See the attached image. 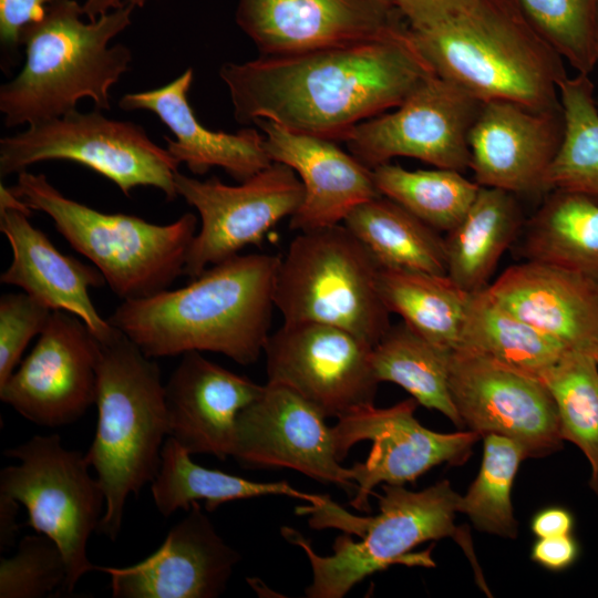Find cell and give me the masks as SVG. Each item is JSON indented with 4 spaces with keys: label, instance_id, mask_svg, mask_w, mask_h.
<instances>
[{
    "label": "cell",
    "instance_id": "obj_1",
    "mask_svg": "<svg viewBox=\"0 0 598 598\" xmlns=\"http://www.w3.org/2000/svg\"><path fill=\"white\" fill-rule=\"evenodd\" d=\"M434 73L410 28L392 35L219 69L234 117L269 120L289 131L343 141L359 123L396 107Z\"/></svg>",
    "mask_w": 598,
    "mask_h": 598
},
{
    "label": "cell",
    "instance_id": "obj_2",
    "mask_svg": "<svg viewBox=\"0 0 598 598\" xmlns=\"http://www.w3.org/2000/svg\"><path fill=\"white\" fill-rule=\"evenodd\" d=\"M279 262L236 255L183 288L122 301L107 321L153 359L208 351L255 363L270 336Z\"/></svg>",
    "mask_w": 598,
    "mask_h": 598
},
{
    "label": "cell",
    "instance_id": "obj_3",
    "mask_svg": "<svg viewBox=\"0 0 598 598\" xmlns=\"http://www.w3.org/2000/svg\"><path fill=\"white\" fill-rule=\"evenodd\" d=\"M380 512L375 516L351 515L322 495L320 502L296 509L299 515L310 514L311 527H334L355 534L360 542L342 535L336 538L333 555H318L309 542L296 529L282 527V536L301 547L312 569V581L306 589L309 598H342L348 591L377 571L394 564L433 567L431 550L411 554L410 550L427 540L453 538L468 557L478 586L489 594L474 554L468 530L455 525L462 496L448 481L412 492L403 485H383L378 495Z\"/></svg>",
    "mask_w": 598,
    "mask_h": 598
},
{
    "label": "cell",
    "instance_id": "obj_4",
    "mask_svg": "<svg viewBox=\"0 0 598 598\" xmlns=\"http://www.w3.org/2000/svg\"><path fill=\"white\" fill-rule=\"evenodd\" d=\"M410 32L432 71L481 103L561 107L564 60L515 0H473L437 24Z\"/></svg>",
    "mask_w": 598,
    "mask_h": 598
},
{
    "label": "cell",
    "instance_id": "obj_5",
    "mask_svg": "<svg viewBox=\"0 0 598 598\" xmlns=\"http://www.w3.org/2000/svg\"><path fill=\"white\" fill-rule=\"evenodd\" d=\"M136 8L127 2L94 21L84 22L83 7L63 0L24 28L25 62L0 86V112L7 127L32 125L76 110L83 97L97 110L111 106V87L128 71L131 50L110 42L131 24Z\"/></svg>",
    "mask_w": 598,
    "mask_h": 598
},
{
    "label": "cell",
    "instance_id": "obj_6",
    "mask_svg": "<svg viewBox=\"0 0 598 598\" xmlns=\"http://www.w3.org/2000/svg\"><path fill=\"white\" fill-rule=\"evenodd\" d=\"M153 358L122 332L102 343L97 367V425L85 453L105 495L97 532L115 540L131 495L156 477L168 436L165 388Z\"/></svg>",
    "mask_w": 598,
    "mask_h": 598
},
{
    "label": "cell",
    "instance_id": "obj_7",
    "mask_svg": "<svg viewBox=\"0 0 598 598\" xmlns=\"http://www.w3.org/2000/svg\"><path fill=\"white\" fill-rule=\"evenodd\" d=\"M10 189L30 209L51 217L55 229L100 270L123 301L166 290L184 275L197 227L192 213L167 225L103 213L65 197L45 175L27 169Z\"/></svg>",
    "mask_w": 598,
    "mask_h": 598
},
{
    "label": "cell",
    "instance_id": "obj_8",
    "mask_svg": "<svg viewBox=\"0 0 598 598\" xmlns=\"http://www.w3.org/2000/svg\"><path fill=\"white\" fill-rule=\"evenodd\" d=\"M380 266L344 225L299 231L280 257L275 306L283 322L342 328L370 346L389 329Z\"/></svg>",
    "mask_w": 598,
    "mask_h": 598
},
{
    "label": "cell",
    "instance_id": "obj_9",
    "mask_svg": "<svg viewBox=\"0 0 598 598\" xmlns=\"http://www.w3.org/2000/svg\"><path fill=\"white\" fill-rule=\"evenodd\" d=\"M3 454L19 463L1 470L0 493L22 504L28 525L58 545L66 565L61 592L71 594L96 569L86 549L105 511L101 484L91 476L86 455L65 448L58 434L34 435Z\"/></svg>",
    "mask_w": 598,
    "mask_h": 598
},
{
    "label": "cell",
    "instance_id": "obj_10",
    "mask_svg": "<svg viewBox=\"0 0 598 598\" xmlns=\"http://www.w3.org/2000/svg\"><path fill=\"white\" fill-rule=\"evenodd\" d=\"M52 159L89 167L126 196L138 186L155 187L167 200L178 196L174 178L179 163L168 151L135 123L106 117L97 109L87 113L73 110L0 140L1 177Z\"/></svg>",
    "mask_w": 598,
    "mask_h": 598
},
{
    "label": "cell",
    "instance_id": "obj_11",
    "mask_svg": "<svg viewBox=\"0 0 598 598\" xmlns=\"http://www.w3.org/2000/svg\"><path fill=\"white\" fill-rule=\"evenodd\" d=\"M481 104L432 73L396 107L355 125L344 143L371 169L411 157L463 173L470 169L468 135Z\"/></svg>",
    "mask_w": 598,
    "mask_h": 598
},
{
    "label": "cell",
    "instance_id": "obj_12",
    "mask_svg": "<svg viewBox=\"0 0 598 598\" xmlns=\"http://www.w3.org/2000/svg\"><path fill=\"white\" fill-rule=\"evenodd\" d=\"M174 183L177 194L200 217L184 269L192 279L248 245H260L275 225L296 213L303 198L295 171L276 162L237 185L217 177L199 181L179 172Z\"/></svg>",
    "mask_w": 598,
    "mask_h": 598
},
{
    "label": "cell",
    "instance_id": "obj_13",
    "mask_svg": "<svg viewBox=\"0 0 598 598\" xmlns=\"http://www.w3.org/2000/svg\"><path fill=\"white\" fill-rule=\"evenodd\" d=\"M372 346L353 333L318 322H283L264 352L269 383L285 385L326 419L373 404L379 381Z\"/></svg>",
    "mask_w": 598,
    "mask_h": 598
},
{
    "label": "cell",
    "instance_id": "obj_14",
    "mask_svg": "<svg viewBox=\"0 0 598 598\" xmlns=\"http://www.w3.org/2000/svg\"><path fill=\"white\" fill-rule=\"evenodd\" d=\"M417 404L411 398L385 409L365 405L340 416L332 426L340 461L355 443L372 442L365 462L350 467L357 484L353 508L369 512V496L380 483L403 485L439 464H462L481 439L470 430L439 433L424 427L414 416Z\"/></svg>",
    "mask_w": 598,
    "mask_h": 598
},
{
    "label": "cell",
    "instance_id": "obj_15",
    "mask_svg": "<svg viewBox=\"0 0 598 598\" xmlns=\"http://www.w3.org/2000/svg\"><path fill=\"white\" fill-rule=\"evenodd\" d=\"M448 389L464 427L481 437H509L528 457L561 448L557 406L540 379L457 348L451 352Z\"/></svg>",
    "mask_w": 598,
    "mask_h": 598
},
{
    "label": "cell",
    "instance_id": "obj_16",
    "mask_svg": "<svg viewBox=\"0 0 598 598\" xmlns=\"http://www.w3.org/2000/svg\"><path fill=\"white\" fill-rule=\"evenodd\" d=\"M101 342L76 316L52 311L31 353L0 399L43 427L69 425L95 403Z\"/></svg>",
    "mask_w": 598,
    "mask_h": 598
},
{
    "label": "cell",
    "instance_id": "obj_17",
    "mask_svg": "<svg viewBox=\"0 0 598 598\" xmlns=\"http://www.w3.org/2000/svg\"><path fill=\"white\" fill-rule=\"evenodd\" d=\"M293 390L267 382L236 422L233 457L245 467H286L355 493L338 458L332 427Z\"/></svg>",
    "mask_w": 598,
    "mask_h": 598
},
{
    "label": "cell",
    "instance_id": "obj_18",
    "mask_svg": "<svg viewBox=\"0 0 598 598\" xmlns=\"http://www.w3.org/2000/svg\"><path fill=\"white\" fill-rule=\"evenodd\" d=\"M236 22L260 55L350 44L410 28L393 0H239Z\"/></svg>",
    "mask_w": 598,
    "mask_h": 598
},
{
    "label": "cell",
    "instance_id": "obj_19",
    "mask_svg": "<svg viewBox=\"0 0 598 598\" xmlns=\"http://www.w3.org/2000/svg\"><path fill=\"white\" fill-rule=\"evenodd\" d=\"M563 109L495 100L481 104L468 135L470 169L481 187L547 194L546 176L563 142Z\"/></svg>",
    "mask_w": 598,
    "mask_h": 598
},
{
    "label": "cell",
    "instance_id": "obj_20",
    "mask_svg": "<svg viewBox=\"0 0 598 598\" xmlns=\"http://www.w3.org/2000/svg\"><path fill=\"white\" fill-rule=\"evenodd\" d=\"M168 532L163 544L140 563L102 567L114 598H216L240 555L215 530L197 502Z\"/></svg>",
    "mask_w": 598,
    "mask_h": 598
},
{
    "label": "cell",
    "instance_id": "obj_21",
    "mask_svg": "<svg viewBox=\"0 0 598 598\" xmlns=\"http://www.w3.org/2000/svg\"><path fill=\"white\" fill-rule=\"evenodd\" d=\"M31 210L0 185V230L7 237L12 260L0 282L21 288L52 311H65L80 318L102 343L121 331L95 309L89 289L105 283L96 267L60 252L47 235L34 227Z\"/></svg>",
    "mask_w": 598,
    "mask_h": 598
},
{
    "label": "cell",
    "instance_id": "obj_22",
    "mask_svg": "<svg viewBox=\"0 0 598 598\" xmlns=\"http://www.w3.org/2000/svg\"><path fill=\"white\" fill-rule=\"evenodd\" d=\"M272 162L295 171L303 198L290 217L292 230L307 231L341 224L358 205L382 196L373 171L334 141L289 131L269 120H257Z\"/></svg>",
    "mask_w": 598,
    "mask_h": 598
},
{
    "label": "cell",
    "instance_id": "obj_23",
    "mask_svg": "<svg viewBox=\"0 0 598 598\" xmlns=\"http://www.w3.org/2000/svg\"><path fill=\"white\" fill-rule=\"evenodd\" d=\"M165 388L168 436L190 455H233L239 413L261 393L260 385L205 358L182 354Z\"/></svg>",
    "mask_w": 598,
    "mask_h": 598
},
{
    "label": "cell",
    "instance_id": "obj_24",
    "mask_svg": "<svg viewBox=\"0 0 598 598\" xmlns=\"http://www.w3.org/2000/svg\"><path fill=\"white\" fill-rule=\"evenodd\" d=\"M516 317L566 350H598V288L565 269L526 260L508 267L486 288Z\"/></svg>",
    "mask_w": 598,
    "mask_h": 598
},
{
    "label": "cell",
    "instance_id": "obj_25",
    "mask_svg": "<svg viewBox=\"0 0 598 598\" xmlns=\"http://www.w3.org/2000/svg\"><path fill=\"white\" fill-rule=\"evenodd\" d=\"M193 79L194 71L188 68L161 87L123 95L118 106L127 112L154 113L175 136V140L164 136L166 150L193 174L203 175L220 167L240 183L268 167L272 161L258 130L226 133L213 131L198 121L187 100Z\"/></svg>",
    "mask_w": 598,
    "mask_h": 598
},
{
    "label": "cell",
    "instance_id": "obj_26",
    "mask_svg": "<svg viewBox=\"0 0 598 598\" xmlns=\"http://www.w3.org/2000/svg\"><path fill=\"white\" fill-rule=\"evenodd\" d=\"M518 254L576 274L598 288V203L554 189L525 221Z\"/></svg>",
    "mask_w": 598,
    "mask_h": 598
},
{
    "label": "cell",
    "instance_id": "obj_27",
    "mask_svg": "<svg viewBox=\"0 0 598 598\" xmlns=\"http://www.w3.org/2000/svg\"><path fill=\"white\" fill-rule=\"evenodd\" d=\"M525 221L514 194L480 187L464 217L445 237L446 275L468 293L486 289Z\"/></svg>",
    "mask_w": 598,
    "mask_h": 598
},
{
    "label": "cell",
    "instance_id": "obj_28",
    "mask_svg": "<svg viewBox=\"0 0 598 598\" xmlns=\"http://www.w3.org/2000/svg\"><path fill=\"white\" fill-rule=\"evenodd\" d=\"M343 224L380 268L447 274L445 238L388 197L358 205Z\"/></svg>",
    "mask_w": 598,
    "mask_h": 598
},
{
    "label": "cell",
    "instance_id": "obj_29",
    "mask_svg": "<svg viewBox=\"0 0 598 598\" xmlns=\"http://www.w3.org/2000/svg\"><path fill=\"white\" fill-rule=\"evenodd\" d=\"M457 348L540 380L568 351L504 308L486 289L471 293Z\"/></svg>",
    "mask_w": 598,
    "mask_h": 598
},
{
    "label": "cell",
    "instance_id": "obj_30",
    "mask_svg": "<svg viewBox=\"0 0 598 598\" xmlns=\"http://www.w3.org/2000/svg\"><path fill=\"white\" fill-rule=\"evenodd\" d=\"M151 492L156 508L164 517L177 509L186 512L192 503L198 501H204L205 509L213 512L230 501L267 495H283L310 504L322 498V495L300 492L287 482H255L197 465L171 436L164 442L159 470L151 483Z\"/></svg>",
    "mask_w": 598,
    "mask_h": 598
},
{
    "label": "cell",
    "instance_id": "obj_31",
    "mask_svg": "<svg viewBox=\"0 0 598 598\" xmlns=\"http://www.w3.org/2000/svg\"><path fill=\"white\" fill-rule=\"evenodd\" d=\"M378 289L390 313L432 343L454 350L471 293L447 275L380 268Z\"/></svg>",
    "mask_w": 598,
    "mask_h": 598
},
{
    "label": "cell",
    "instance_id": "obj_32",
    "mask_svg": "<svg viewBox=\"0 0 598 598\" xmlns=\"http://www.w3.org/2000/svg\"><path fill=\"white\" fill-rule=\"evenodd\" d=\"M452 350L436 346L403 321L384 332L372 347L371 363L379 382H392L419 404L437 410L464 429L448 389Z\"/></svg>",
    "mask_w": 598,
    "mask_h": 598
},
{
    "label": "cell",
    "instance_id": "obj_33",
    "mask_svg": "<svg viewBox=\"0 0 598 598\" xmlns=\"http://www.w3.org/2000/svg\"><path fill=\"white\" fill-rule=\"evenodd\" d=\"M565 120L560 148L546 176L554 189L585 195L598 203V105L589 74L565 76L559 83Z\"/></svg>",
    "mask_w": 598,
    "mask_h": 598
},
{
    "label": "cell",
    "instance_id": "obj_34",
    "mask_svg": "<svg viewBox=\"0 0 598 598\" xmlns=\"http://www.w3.org/2000/svg\"><path fill=\"white\" fill-rule=\"evenodd\" d=\"M378 190L437 231H451L474 202L480 185L447 168L410 171L384 163L374 167Z\"/></svg>",
    "mask_w": 598,
    "mask_h": 598
},
{
    "label": "cell",
    "instance_id": "obj_35",
    "mask_svg": "<svg viewBox=\"0 0 598 598\" xmlns=\"http://www.w3.org/2000/svg\"><path fill=\"white\" fill-rule=\"evenodd\" d=\"M559 415L564 440L577 445L591 466L589 486L598 495V365L594 357L566 351L543 377Z\"/></svg>",
    "mask_w": 598,
    "mask_h": 598
},
{
    "label": "cell",
    "instance_id": "obj_36",
    "mask_svg": "<svg viewBox=\"0 0 598 598\" xmlns=\"http://www.w3.org/2000/svg\"><path fill=\"white\" fill-rule=\"evenodd\" d=\"M527 457L524 447L509 437L484 436L480 472L460 505V513L465 514L475 528L501 537H516L517 520L511 492L519 464Z\"/></svg>",
    "mask_w": 598,
    "mask_h": 598
},
{
    "label": "cell",
    "instance_id": "obj_37",
    "mask_svg": "<svg viewBox=\"0 0 598 598\" xmlns=\"http://www.w3.org/2000/svg\"><path fill=\"white\" fill-rule=\"evenodd\" d=\"M546 42L577 73L596 69L598 0H515Z\"/></svg>",
    "mask_w": 598,
    "mask_h": 598
},
{
    "label": "cell",
    "instance_id": "obj_38",
    "mask_svg": "<svg viewBox=\"0 0 598 598\" xmlns=\"http://www.w3.org/2000/svg\"><path fill=\"white\" fill-rule=\"evenodd\" d=\"M66 565L45 535H27L11 557L0 559V598H43L61 592Z\"/></svg>",
    "mask_w": 598,
    "mask_h": 598
},
{
    "label": "cell",
    "instance_id": "obj_39",
    "mask_svg": "<svg viewBox=\"0 0 598 598\" xmlns=\"http://www.w3.org/2000/svg\"><path fill=\"white\" fill-rule=\"evenodd\" d=\"M52 310L25 292L0 298V386L3 385L27 346L44 330Z\"/></svg>",
    "mask_w": 598,
    "mask_h": 598
},
{
    "label": "cell",
    "instance_id": "obj_40",
    "mask_svg": "<svg viewBox=\"0 0 598 598\" xmlns=\"http://www.w3.org/2000/svg\"><path fill=\"white\" fill-rule=\"evenodd\" d=\"M63 0H0V42L6 58L17 59L25 27L40 20L49 4Z\"/></svg>",
    "mask_w": 598,
    "mask_h": 598
},
{
    "label": "cell",
    "instance_id": "obj_41",
    "mask_svg": "<svg viewBox=\"0 0 598 598\" xmlns=\"http://www.w3.org/2000/svg\"><path fill=\"white\" fill-rule=\"evenodd\" d=\"M412 30H423L453 16L473 0H393Z\"/></svg>",
    "mask_w": 598,
    "mask_h": 598
},
{
    "label": "cell",
    "instance_id": "obj_42",
    "mask_svg": "<svg viewBox=\"0 0 598 598\" xmlns=\"http://www.w3.org/2000/svg\"><path fill=\"white\" fill-rule=\"evenodd\" d=\"M579 554L576 539L568 535L538 537L530 551V558L542 567L559 571L571 566Z\"/></svg>",
    "mask_w": 598,
    "mask_h": 598
},
{
    "label": "cell",
    "instance_id": "obj_43",
    "mask_svg": "<svg viewBox=\"0 0 598 598\" xmlns=\"http://www.w3.org/2000/svg\"><path fill=\"white\" fill-rule=\"evenodd\" d=\"M574 516L563 507H547L533 517L530 528L537 537H553L571 534Z\"/></svg>",
    "mask_w": 598,
    "mask_h": 598
},
{
    "label": "cell",
    "instance_id": "obj_44",
    "mask_svg": "<svg viewBox=\"0 0 598 598\" xmlns=\"http://www.w3.org/2000/svg\"><path fill=\"white\" fill-rule=\"evenodd\" d=\"M19 505L12 497L0 493V551H7L16 540Z\"/></svg>",
    "mask_w": 598,
    "mask_h": 598
},
{
    "label": "cell",
    "instance_id": "obj_45",
    "mask_svg": "<svg viewBox=\"0 0 598 598\" xmlns=\"http://www.w3.org/2000/svg\"><path fill=\"white\" fill-rule=\"evenodd\" d=\"M150 0H85L83 7L84 16L89 21H94L99 17L118 9L127 2L142 8Z\"/></svg>",
    "mask_w": 598,
    "mask_h": 598
},
{
    "label": "cell",
    "instance_id": "obj_46",
    "mask_svg": "<svg viewBox=\"0 0 598 598\" xmlns=\"http://www.w3.org/2000/svg\"><path fill=\"white\" fill-rule=\"evenodd\" d=\"M595 49H596V68H598V2H597V12H596Z\"/></svg>",
    "mask_w": 598,
    "mask_h": 598
},
{
    "label": "cell",
    "instance_id": "obj_47",
    "mask_svg": "<svg viewBox=\"0 0 598 598\" xmlns=\"http://www.w3.org/2000/svg\"><path fill=\"white\" fill-rule=\"evenodd\" d=\"M594 359L596 360V362H597V365H598V350H597V351L595 352V354H594Z\"/></svg>",
    "mask_w": 598,
    "mask_h": 598
},
{
    "label": "cell",
    "instance_id": "obj_48",
    "mask_svg": "<svg viewBox=\"0 0 598 598\" xmlns=\"http://www.w3.org/2000/svg\"><path fill=\"white\" fill-rule=\"evenodd\" d=\"M596 99H597V105H598V95H597V97H596Z\"/></svg>",
    "mask_w": 598,
    "mask_h": 598
}]
</instances>
